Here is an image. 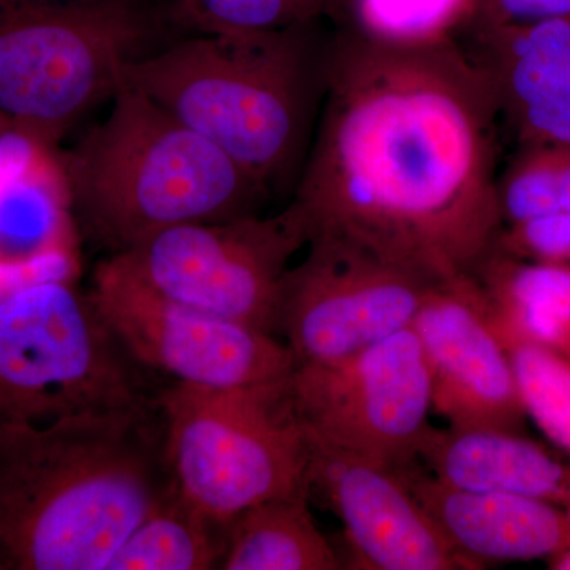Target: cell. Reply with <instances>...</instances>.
Here are the masks:
<instances>
[{"label":"cell","mask_w":570,"mask_h":570,"mask_svg":"<svg viewBox=\"0 0 570 570\" xmlns=\"http://www.w3.org/2000/svg\"><path fill=\"white\" fill-rule=\"evenodd\" d=\"M88 294L127 354L164 384L242 387L295 371L279 337L159 295L110 255L94 268Z\"/></svg>","instance_id":"obj_9"},{"label":"cell","mask_w":570,"mask_h":570,"mask_svg":"<svg viewBox=\"0 0 570 570\" xmlns=\"http://www.w3.org/2000/svg\"><path fill=\"white\" fill-rule=\"evenodd\" d=\"M498 336L570 358V266L493 253L471 273Z\"/></svg>","instance_id":"obj_17"},{"label":"cell","mask_w":570,"mask_h":570,"mask_svg":"<svg viewBox=\"0 0 570 570\" xmlns=\"http://www.w3.org/2000/svg\"><path fill=\"white\" fill-rule=\"evenodd\" d=\"M508 352L528 417L570 456V358L527 341L498 336Z\"/></svg>","instance_id":"obj_22"},{"label":"cell","mask_w":570,"mask_h":570,"mask_svg":"<svg viewBox=\"0 0 570 570\" xmlns=\"http://www.w3.org/2000/svg\"><path fill=\"white\" fill-rule=\"evenodd\" d=\"M313 490L343 524L352 568L478 569L445 538L397 468L314 442Z\"/></svg>","instance_id":"obj_13"},{"label":"cell","mask_w":570,"mask_h":570,"mask_svg":"<svg viewBox=\"0 0 570 570\" xmlns=\"http://www.w3.org/2000/svg\"><path fill=\"white\" fill-rule=\"evenodd\" d=\"M176 0L0 2V115L52 149L122 85V69L189 33Z\"/></svg>","instance_id":"obj_5"},{"label":"cell","mask_w":570,"mask_h":570,"mask_svg":"<svg viewBox=\"0 0 570 570\" xmlns=\"http://www.w3.org/2000/svg\"><path fill=\"white\" fill-rule=\"evenodd\" d=\"M175 489L214 519L313 493L314 441L291 376L242 387L165 384L159 395Z\"/></svg>","instance_id":"obj_6"},{"label":"cell","mask_w":570,"mask_h":570,"mask_svg":"<svg viewBox=\"0 0 570 570\" xmlns=\"http://www.w3.org/2000/svg\"><path fill=\"white\" fill-rule=\"evenodd\" d=\"M400 471L445 538L478 569L487 562L547 561L570 543V509L508 491L460 489L419 463Z\"/></svg>","instance_id":"obj_15"},{"label":"cell","mask_w":570,"mask_h":570,"mask_svg":"<svg viewBox=\"0 0 570 570\" xmlns=\"http://www.w3.org/2000/svg\"><path fill=\"white\" fill-rule=\"evenodd\" d=\"M164 385L66 277L33 276L0 295V425L130 406Z\"/></svg>","instance_id":"obj_7"},{"label":"cell","mask_w":570,"mask_h":570,"mask_svg":"<svg viewBox=\"0 0 570 570\" xmlns=\"http://www.w3.org/2000/svg\"><path fill=\"white\" fill-rule=\"evenodd\" d=\"M306 247L285 273L276 313V336L296 365L336 362L407 328L436 285L337 236Z\"/></svg>","instance_id":"obj_11"},{"label":"cell","mask_w":570,"mask_h":570,"mask_svg":"<svg viewBox=\"0 0 570 570\" xmlns=\"http://www.w3.org/2000/svg\"><path fill=\"white\" fill-rule=\"evenodd\" d=\"M291 387L316 444L392 468L419 463L433 392L412 326L346 358L296 365Z\"/></svg>","instance_id":"obj_10"},{"label":"cell","mask_w":570,"mask_h":570,"mask_svg":"<svg viewBox=\"0 0 570 570\" xmlns=\"http://www.w3.org/2000/svg\"><path fill=\"white\" fill-rule=\"evenodd\" d=\"M7 134L11 132L10 124L6 121L2 115H0V138L6 137Z\"/></svg>","instance_id":"obj_27"},{"label":"cell","mask_w":570,"mask_h":570,"mask_svg":"<svg viewBox=\"0 0 570 570\" xmlns=\"http://www.w3.org/2000/svg\"><path fill=\"white\" fill-rule=\"evenodd\" d=\"M497 249L528 261L570 266V214L502 228Z\"/></svg>","instance_id":"obj_24"},{"label":"cell","mask_w":570,"mask_h":570,"mask_svg":"<svg viewBox=\"0 0 570 570\" xmlns=\"http://www.w3.org/2000/svg\"><path fill=\"white\" fill-rule=\"evenodd\" d=\"M81 234L116 254L195 223L257 216L272 195L216 145L121 85L105 119L61 157Z\"/></svg>","instance_id":"obj_4"},{"label":"cell","mask_w":570,"mask_h":570,"mask_svg":"<svg viewBox=\"0 0 570 570\" xmlns=\"http://www.w3.org/2000/svg\"><path fill=\"white\" fill-rule=\"evenodd\" d=\"M189 32L127 63L137 89L227 154L268 194H294L324 102L332 32Z\"/></svg>","instance_id":"obj_3"},{"label":"cell","mask_w":570,"mask_h":570,"mask_svg":"<svg viewBox=\"0 0 570 570\" xmlns=\"http://www.w3.org/2000/svg\"><path fill=\"white\" fill-rule=\"evenodd\" d=\"M517 146H570V17L469 33Z\"/></svg>","instance_id":"obj_14"},{"label":"cell","mask_w":570,"mask_h":570,"mask_svg":"<svg viewBox=\"0 0 570 570\" xmlns=\"http://www.w3.org/2000/svg\"><path fill=\"white\" fill-rule=\"evenodd\" d=\"M419 461L460 489L508 491L570 509V460L524 434L430 425Z\"/></svg>","instance_id":"obj_16"},{"label":"cell","mask_w":570,"mask_h":570,"mask_svg":"<svg viewBox=\"0 0 570 570\" xmlns=\"http://www.w3.org/2000/svg\"><path fill=\"white\" fill-rule=\"evenodd\" d=\"M332 0H176L190 32L279 31L326 20Z\"/></svg>","instance_id":"obj_23"},{"label":"cell","mask_w":570,"mask_h":570,"mask_svg":"<svg viewBox=\"0 0 570 570\" xmlns=\"http://www.w3.org/2000/svg\"><path fill=\"white\" fill-rule=\"evenodd\" d=\"M307 242L288 204L275 216L175 225L108 255L159 295L276 336L281 284Z\"/></svg>","instance_id":"obj_8"},{"label":"cell","mask_w":570,"mask_h":570,"mask_svg":"<svg viewBox=\"0 0 570 570\" xmlns=\"http://www.w3.org/2000/svg\"><path fill=\"white\" fill-rule=\"evenodd\" d=\"M411 326L425 355L433 411L459 430L524 434L528 415L512 365L474 277L431 287Z\"/></svg>","instance_id":"obj_12"},{"label":"cell","mask_w":570,"mask_h":570,"mask_svg":"<svg viewBox=\"0 0 570 570\" xmlns=\"http://www.w3.org/2000/svg\"><path fill=\"white\" fill-rule=\"evenodd\" d=\"M230 523L171 491L112 554L107 570L220 569Z\"/></svg>","instance_id":"obj_19"},{"label":"cell","mask_w":570,"mask_h":570,"mask_svg":"<svg viewBox=\"0 0 570 570\" xmlns=\"http://www.w3.org/2000/svg\"><path fill=\"white\" fill-rule=\"evenodd\" d=\"M346 562L309 510V497L269 499L235 517L220 570H341Z\"/></svg>","instance_id":"obj_18"},{"label":"cell","mask_w":570,"mask_h":570,"mask_svg":"<svg viewBox=\"0 0 570 570\" xmlns=\"http://www.w3.org/2000/svg\"><path fill=\"white\" fill-rule=\"evenodd\" d=\"M546 562L547 568L551 570H570V543L561 551H558V553H554L553 557H550Z\"/></svg>","instance_id":"obj_26"},{"label":"cell","mask_w":570,"mask_h":570,"mask_svg":"<svg viewBox=\"0 0 570 570\" xmlns=\"http://www.w3.org/2000/svg\"><path fill=\"white\" fill-rule=\"evenodd\" d=\"M497 189L502 228L570 214V146H517Z\"/></svg>","instance_id":"obj_21"},{"label":"cell","mask_w":570,"mask_h":570,"mask_svg":"<svg viewBox=\"0 0 570 570\" xmlns=\"http://www.w3.org/2000/svg\"><path fill=\"white\" fill-rule=\"evenodd\" d=\"M174 490L159 396L0 425V570H107Z\"/></svg>","instance_id":"obj_2"},{"label":"cell","mask_w":570,"mask_h":570,"mask_svg":"<svg viewBox=\"0 0 570 570\" xmlns=\"http://www.w3.org/2000/svg\"><path fill=\"white\" fill-rule=\"evenodd\" d=\"M501 115L464 41L373 43L332 29L324 102L294 194L309 239L332 235L441 284L501 235Z\"/></svg>","instance_id":"obj_1"},{"label":"cell","mask_w":570,"mask_h":570,"mask_svg":"<svg viewBox=\"0 0 570 570\" xmlns=\"http://www.w3.org/2000/svg\"><path fill=\"white\" fill-rule=\"evenodd\" d=\"M0 2H6V0H0Z\"/></svg>","instance_id":"obj_28"},{"label":"cell","mask_w":570,"mask_h":570,"mask_svg":"<svg viewBox=\"0 0 570 570\" xmlns=\"http://www.w3.org/2000/svg\"><path fill=\"white\" fill-rule=\"evenodd\" d=\"M566 17H570V0H482L469 33Z\"/></svg>","instance_id":"obj_25"},{"label":"cell","mask_w":570,"mask_h":570,"mask_svg":"<svg viewBox=\"0 0 570 570\" xmlns=\"http://www.w3.org/2000/svg\"><path fill=\"white\" fill-rule=\"evenodd\" d=\"M480 6L482 0H332L326 20L373 43L423 48L464 40Z\"/></svg>","instance_id":"obj_20"}]
</instances>
